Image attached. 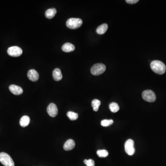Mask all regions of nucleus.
<instances>
[{"label": "nucleus", "mask_w": 166, "mask_h": 166, "mask_svg": "<svg viewBox=\"0 0 166 166\" xmlns=\"http://www.w3.org/2000/svg\"><path fill=\"white\" fill-rule=\"evenodd\" d=\"M150 67L153 72L160 75L164 74L166 71V66L161 61H152L150 63Z\"/></svg>", "instance_id": "f257e3e1"}, {"label": "nucleus", "mask_w": 166, "mask_h": 166, "mask_svg": "<svg viewBox=\"0 0 166 166\" xmlns=\"http://www.w3.org/2000/svg\"><path fill=\"white\" fill-rule=\"evenodd\" d=\"M83 21L81 18H70L66 21V25L68 28L71 29H76L82 25Z\"/></svg>", "instance_id": "f03ea898"}, {"label": "nucleus", "mask_w": 166, "mask_h": 166, "mask_svg": "<svg viewBox=\"0 0 166 166\" xmlns=\"http://www.w3.org/2000/svg\"><path fill=\"white\" fill-rule=\"evenodd\" d=\"M0 162L5 166H14V162L11 156L5 152L0 153Z\"/></svg>", "instance_id": "7ed1b4c3"}, {"label": "nucleus", "mask_w": 166, "mask_h": 166, "mask_svg": "<svg viewBox=\"0 0 166 166\" xmlns=\"http://www.w3.org/2000/svg\"><path fill=\"white\" fill-rule=\"evenodd\" d=\"M106 69V66L105 65L102 63H97L95 64L92 66L90 72L92 75L97 76L103 73L105 71Z\"/></svg>", "instance_id": "20e7f679"}, {"label": "nucleus", "mask_w": 166, "mask_h": 166, "mask_svg": "<svg viewBox=\"0 0 166 166\" xmlns=\"http://www.w3.org/2000/svg\"><path fill=\"white\" fill-rule=\"evenodd\" d=\"M142 97L143 100L148 102H153L156 100L155 93L150 90H147L143 92Z\"/></svg>", "instance_id": "39448f33"}, {"label": "nucleus", "mask_w": 166, "mask_h": 166, "mask_svg": "<svg viewBox=\"0 0 166 166\" xmlns=\"http://www.w3.org/2000/svg\"><path fill=\"white\" fill-rule=\"evenodd\" d=\"M125 149L126 153L129 155H133L135 152L134 142L131 139H129L126 141L125 144Z\"/></svg>", "instance_id": "423d86ee"}, {"label": "nucleus", "mask_w": 166, "mask_h": 166, "mask_svg": "<svg viewBox=\"0 0 166 166\" xmlns=\"http://www.w3.org/2000/svg\"><path fill=\"white\" fill-rule=\"evenodd\" d=\"M22 49L18 46H12L8 49V53L12 57H18L22 54Z\"/></svg>", "instance_id": "0eeeda50"}, {"label": "nucleus", "mask_w": 166, "mask_h": 166, "mask_svg": "<svg viewBox=\"0 0 166 166\" xmlns=\"http://www.w3.org/2000/svg\"><path fill=\"white\" fill-rule=\"evenodd\" d=\"M47 111L49 115L52 117H54L57 116L58 113L57 107L54 103H51L49 104L47 107Z\"/></svg>", "instance_id": "6e6552de"}, {"label": "nucleus", "mask_w": 166, "mask_h": 166, "mask_svg": "<svg viewBox=\"0 0 166 166\" xmlns=\"http://www.w3.org/2000/svg\"><path fill=\"white\" fill-rule=\"evenodd\" d=\"M27 76L29 79L32 81H37L39 79V74L35 69L30 70L27 73Z\"/></svg>", "instance_id": "1a4fd4ad"}, {"label": "nucleus", "mask_w": 166, "mask_h": 166, "mask_svg": "<svg viewBox=\"0 0 166 166\" xmlns=\"http://www.w3.org/2000/svg\"><path fill=\"white\" fill-rule=\"evenodd\" d=\"M9 89L12 93L15 95H20L23 93V90L22 88L16 85H11L9 86Z\"/></svg>", "instance_id": "9d476101"}, {"label": "nucleus", "mask_w": 166, "mask_h": 166, "mask_svg": "<svg viewBox=\"0 0 166 166\" xmlns=\"http://www.w3.org/2000/svg\"><path fill=\"white\" fill-rule=\"evenodd\" d=\"M75 142L72 139H69L67 140L64 143L63 146V149L66 151H69L73 150L74 148L75 147Z\"/></svg>", "instance_id": "9b49d317"}, {"label": "nucleus", "mask_w": 166, "mask_h": 166, "mask_svg": "<svg viewBox=\"0 0 166 166\" xmlns=\"http://www.w3.org/2000/svg\"><path fill=\"white\" fill-rule=\"evenodd\" d=\"M53 77L54 81H61L62 79L63 76L60 69H55L54 70L53 72Z\"/></svg>", "instance_id": "f8f14e48"}, {"label": "nucleus", "mask_w": 166, "mask_h": 166, "mask_svg": "<svg viewBox=\"0 0 166 166\" xmlns=\"http://www.w3.org/2000/svg\"><path fill=\"white\" fill-rule=\"evenodd\" d=\"M62 49L64 52H72L75 49V46L73 44H71L69 42H67L62 46Z\"/></svg>", "instance_id": "ddd939ff"}, {"label": "nucleus", "mask_w": 166, "mask_h": 166, "mask_svg": "<svg viewBox=\"0 0 166 166\" xmlns=\"http://www.w3.org/2000/svg\"><path fill=\"white\" fill-rule=\"evenodd\" d=\"M30 122V118L29 116L25 115L20 119V123L22 127H25L28 126Z\"/></svg>", "instance_id": "4468645a"}, {"label": "nucleus", "mask_w": 166, "mask_h": 166, "mask_svg": "<svg viewBox=\"0 0 166 166\" xmlns=\"http://www.w3.org/2000/svg\"><path fill=\"white\" fill-rule=\"evenodd\" d=\"M107 29H108V25L107 24H103L98 27L96 32L99 35H102L107 32Z\"/></svg>", "instance_id": "2eb2a0df"}, {"label": "nucleus", "mask_w": 166, "mask_h": 166, "mask_svg": "<svg viewBox=\"0 0 166 166\" xmlns=\"http://www.w3.org/2000/svg\"><path fill=\"white\" fill-rule=\"evenodd\" d=\"M57 10L55 8L49 9L45 12V16L49 19L53 18L57 13Z\"/></svg>", "instance_id": "dca6fc26"}, {"label": "nucleus", "mask_w": 166, "mask_h": 166, "mask_svg": "<svg viewBox=\"0 0 166 166\" xmlns=\"http://www.w3.org/2000/svg\"><path fill=\"white\" fill-rule=\"evenodd\" d=\"M110 110L113 113H116L119 109V106L116 102H113L111 103L109 106Z\"/></svg>", "instance_id": "f3484780"}, {"label": "nucleus", "mask_w": 166, "mask_h": 166, "mask_svg": "<svg viewBox=\"0 0 166 166\" xmlns=\"http://www.w3.org/2000/svg\"><path fill=\"white\" fill-rule=\"evenodd\" d=\"M100 104H101V102H100V101H99V100H98V99H94V100L92 101L91 105H92V107H93V110L94 111L97 112V111L98 110Z\"/></svg>", "instance_id": "a211bd4d"}, {"label": "nucleus", "mask_w": 166, "mask_h": 166, "mask_svg": "<svg viewBox=\"0 0 166 166\" xmlns=\"http://www.w3.org/2000/svg\"><path fill=\"white\" fill-rule=\"evenodd\" d=\"M67 116L71 121H75L78 118V115L77 113L72 111H69L67 113Z\"/></svg>", "instance_id": "6ab92c4d"}, {"label": "nucleus", "mask_w": 166, "mask_h": 166, "mask_svg": "<svg viewBox=\"0 0 166 166\" xmlns=\"http://www.w3.org/2000/svg\"><path fill=\"white\" fill-rule=\"evenodd\" d=\"M97 153L98 156L101 158H106L109 155V152L105 150H98Z\"/></svg>", "instance_id": "aec40b11"}, {"label": "nucleus", "mask_w": 166, "mask_h": 166, "mask_svg": "<svg viewBox=\"0 0 166 166\" xmlns=\"http://www.w3.org/2000/svg\"><path fill=\"white\" fill-rule=\"evenodd\" d=\"M114 123L113 119H104L101 121V125L104 127L110 126Z\"/></svg>", "instance_id": "412c9836"}, {"label": "nucleus", "mask_w": 166, "mask_h": 166, "mask_svg": "<svg viewBox=\"0 0 166 166\" xmlns=\"http://www.w3.org/2000/svg\"><path fill=\"white\" fill-rule=\"evenodd\" d=\"M84 162L87 166H95V165L93 160L91 159L89 160H85Z\"/></svg>", "instance_id": "4be33fe9"}, {"label": "nucleus", "mask_w": 166, "mask_h": 166, "mask_svg": "<svg viewBox=\"0 0 166 166\" xmlns=\"http://www.w3.org/2000/svg\"><path fill=\"white\" fill-rule=\"evenodd\" d=\"M126 2L127 4H135L137 2H138V0H126Z\"/></svg>", "instance_id": "5701e85b"}]
</instances>
